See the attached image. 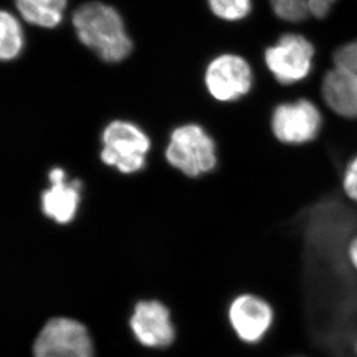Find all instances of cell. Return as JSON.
I'll list each match as a JSON object with an SVG mask.
<instances>
[{"instance_id":"1","label":"cell","mask_w":357,"mask_h":357,"mask_svg":"<svg viewBox=\"0 0 357 357\" xmlns=\"http://www.w3.org/2000/svg\"><path fill=\"white\" fill-rule=\"evenodd\" d=\"M72 22L81 43L108 63H119L131 54L132 42L121 14L114 7L98 1L77 8Z\"/></svg>"},{"instance_id":"2","label":"cell","mask_w":357,"mask_h":357,"mask_svg":"<svg viewBox=\"0 0 357 357\" xmlns=\"http://www.w3.org/2000/svg\"><path fill=\"white\" fill-rule=\"evenodd\" d=\"M318 84L320 102L341 121H357V36L334 47Z\"/></svg>"},{"instance_id":"3","label":"cell","mask_w":357,"mask_h":357,"mask_svg":"<svg viewBox=\"0 0 357 357\" xmlns=\"http://www.w3.org/2000/svg\"><path fill=\"white\" fill-rule=\"evenodd\" d=\"M317 45L302 31L288 29L265 49L264 64L273 80L283 88L304 84L314 75Z\"/></svg>"},{"instance_id":"4","label":"cell","mask_w":357,"mask_h":357,"mask_svg":"<svg viewBox=\"0 0 357 357\" xmlns=\"http://www.w3.org/2000/svg\"><path fill=\"white\" fill-rule=\"evenodd\" d=\"M324 128L323 108L305 95L279 102L271 112V133L284 147L302 149L312 145L321 137Z\"/></svg>"},{"instance_id":"5","label":"cell","mask_w":357,"mask_h":357,"mask_svg":"<svg viewBox=\"0 0 357 357\" xmlns=\"http://www.w3.org/2000/svg\"><path fill=\"white\" fill-rule=\"evenodd\" d=\"M165 158L174 168L190 177L212 172L218 163L215 142L196 124L183 125L174 130Z\"/></svg>"},{"instance_id":"6","label":"cell","mask_w":357,"mask_h":357,"mask_svg":"<svg viewBox=\"0 0 357 357\" xmlns=\"http://www.w3.org/2000/svg\"><path fill=\"white\" fill-rule=\"evenodd\" d=\"M101 160L123 174H135L146 165L151 149L149 135L130 121H115L102 135Z\"/></svg>"},{"instance_id":"7","label":"cell","mask_w":357,"mask_h":357,"mask_svg":"<svg viewBox=\"0 0 357 357\" xmlns=\"http://www.w3.org/2000/svg\"><path fill=\"white\" fill-rule=\"evenodd\" d=\"M209 94L220 102H234L252 91L255 75L249 61L236 54L214 58L205 75Z\"/></svg>"},{"instance_id":"8","label":"cell","mask_w":357,"mask_h":357,"mask_svg":"<svg viewBox=\"0 0 357 357\" xmlns=\"http://www.w3.org/2000/svg\"><path fill=\"white\" fill-rule=\"evenodd\" d=\"M35 357H93V344L82 324L70 318L49 320L34 344Z\"/></svg>"},{"instance_id":"9","label":"cell","mask_w":357,"mask_h":357,"mask_svg":"<svg viewBox=\"0 0 357 357\" xmlns=\"http://www.w3.org/2000/svg\"><path fill=\"white\" fill-rule=\"evenodd\" d=\"M229 319L239 339L253 344L263 339L273 323V310L266 301L255 295H242L234 301Z\"/></svg>"},{"instance_id":"10","label":"cell","mask_w":357,"mask_h":357,"mask_svg":"<svg viewBox=\"0 0 357 357\" xmlns=\"http://www.w3.org/2000/svg\"><path fill=\"white\" fill-rule=\"evenodd\" d=\"M135 337L147 347L163 348L175 339L170 314L158 301L139 302L131 318Z\"/></svg>"},{"instance_id":"11","label":"cell","mask_w":357,"mask_h":357,"mask_svg":"<svg viewBox=\"0 0 357 357\" xmlns=\"http://www.w3.org/2000/svg\"><path fill=\"white\" fill-rule=\"evenodd\" d=\"M49 181L51 188L42 195V211L56 222H71L80 204L81 183L68 182V175L61 168L52 169L49 172Z\"/></svg>"},{"instance_id":"12","label":"cell","mask_w":357,"mask_h":357,"mask_svg":"<svg viewBox=\"0 0 357 357\" xmlns=\"http://www.w3.org/2000/svg\"><path fill=\"white\" fill-rule=\"evenodd\" d=\"M339 0H268L274 17L282 24L296 27L312 21L330 19Z\"/></svg>"},{"instance_id":"13","label":"cell","mask_w":357,"mask_h":357,"mask_svg":"<svg viewBox=\"0 0 357 357\" xmlns=\"http://www.w3.org/2000/svg\"><path fill=\"white\" fill-rule=\"evenodd\" d=\"M21 17L38 27L54 28L63 20L68 0H15Z\"/></svg>"},{"instance_id":"14","label":"cell","mask_w":357,"mask_h":357,"mask_svg":"<svg viewBox=\"0 0 357 357\" xmlns=\"http://www.w3.org/2000/svg\"><path fill=\"white\" fill-rule=\"evenodd\" d=\"M0 58L13 61L24 47V31L13 14L3 10L0 14Z\"/></svg>"},{"instance_id":"15","label":"cell","mask_w":357,"mask_h":357,"mask_svg":"<svg viewBox=\"0 0 357 357\" xmlns=\"http://www.w3.org/2000/svg\"><path fill=\"white\" fill-rule=\"evenodd\" d=\"M214 15L229 22L242 21L252 12V0H208Z\"/></svg>"},{"instance_id":"16","label":"cell","mask_w":357,"mask_h":357,"mask_svg":"<svg viewBox=\"0 0 357 357\" xmlns=\"http://www.w3.org/2000/svg\"><path fill=\"white\" fill-rule=\"evenodd\" d=\"M341 189L348 200L357 204V152L344 165L341 172Z\"/></svg>"},{"instance_id":"17","label":"cell","mask_w":357,"mask_h":357,"mask_svg":"<svg viewBox=\"0 0 357 357\" xmlns=\"http://www.w3.org/2000/svg\"><path fill=\"white\" fill-rule=\"evenodd\" d=\"M348 259L351 261V266L357 271V236L351 241L348 248Z\"/></svg>"}]
</instances>
